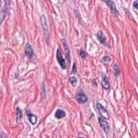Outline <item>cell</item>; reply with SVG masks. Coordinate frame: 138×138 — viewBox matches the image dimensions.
Instances as JSON below:
<instances>
[{
  "mask_svg": "<svg viewBox=\"0 0 138 138\" xmlns=\"http://www.w3.org/2000/svg\"><path fill=\"white\" fill-rule=\"evenodd\" d=\"M40 21L41 23V26H42V28L43 30L44 37L46 38V42L48 43H49L50 35L49 32V28H48V22H47V20L46 16L44 15H42L41 16L40 18Z\"/></svg>",
  "mask_w": 138,
  "mask_h": 138,
  "instance_id": "1",
  "label": "cell"
},
{
  "mask_svg": "<svg viewBox=\"0 0 138 138\" xmlns=\"http://www.w3.org/2000/svg\"><path fill=\"white\" fill-rule=\"evenodd\" d=\"M56 58L58 63L60 64V68L62 69H63V70H65V69L66 68V63H65V60L63 57V55H62L61 50L60 48H58L57 50Z\"/></svg>",
  "mask_w": 138,
  "mask_h": 138,
  "instance_id": "2",
  "label": "cell"
},
{
  "mask_svg": "<svg viewBox=\"0 0 138 138\" xmlns=\"http://www.w3.org/2000/svg\"><path fill=\"white\" fill-rule=\"evenodd\" d=\"M96 108H97L102 118L108 120L110 119V115L108 111H107L106 109L104 108V106H103L100 103L97 102V104H96Z\"/></svg>",
  "mask_w": 138,
  "mask_h": 138,
  "instance_id": "3",
  "label": "cell"
},
{
  "mask_svg": "<svg viewBox=\"0 0 138 138\" xmlns=\"http://www.w3.org/2000/svg\"><path fill=\"white\" fill-rule=\"evenodd\" d=\"M101 1L104 2L108 6L113 14L116 16H118L119 14V12L116 8L115 3L113 2L112 0H101Z\"/></svg>",
  "mask_w": 138,
  "mask_h": 138,
  "instance_id": "4",
  "label": "cell"
},
{
  "mask_svg": "<svg viewBox=\"0 0 138 138\" xmlns=\"http://www.w3.org/2000/svg\"><path fill=\"white\" fill-rule=\"evenodd\" d=\"M96 36L97 37V38L98 40L100 42V43H102V44H103L104 46L108 47L109 48H111L108 44L106 40V38L104 35V34L102 32V30H99L97 32V33L96 34Z\"/></svg>",
  "mask_w": 138,
  "mask_h": 138,
  "instance_id": "5",
  "label": "cell"
},
{
  "mask_svg": "<svg viewBox=\"0 0 138 138\" xmlns=\"http://www.w3.org/2000/svg\"><path fill=\"white\" fill-rule=\"evenodd\" d=\"M76 99L79 104H84L88 101V96L82 91H80L76 94Z\"/></svg>",
  "mask_w": 138,
  "mask_h": 138,
  "instance_id": "6",
  "label": "cell"
},
{
  "mask_svg": "<svg viewBox=\"0 0 138 138\" xmlns=\"http://www.w3.org/2000/svg\"><path fill=\"white\" fill-rule=\"evenodd\" d=\"M102 79L101 85L102 88L105 90L110 89L111 85H110V83L108 81V78L104 74H102Z\"/></svg>",
  "mask_w": 138,
  "mask_h": 138,
  "instance_id": "7",
  "label": "cell"
},
{
  "mask_svg": "<svg viewBox=\"0 0 138 138\" xmlns=\"http://www.w3.org/2000/svg\"><path fill=\"white\" fill-rule=\"evenodd\" d=\"M62 42L63 43V46L65 50V57H66V60L68 63H70V50H69L68 44L66 43V41L65 38L62 39Z\"/></svg>",
  "mask_w": 138,
  "mask_h": 138,
  "instance_id": "8",
  "label": "cell"
},
{
  "mask_svg": "<svg viewBox=\"0 0 138 138\" xmlns=\"http://www.w3.org/2000/svg\"><path fill=\"white\" fill-rule=\"evenodd\" d=\"M25 53L27 57L28 58L29 60L32 59V57L34 56V50L32 46H31L29 43H27L26 44L25 48Z\"/></svg>",
  "mask_w": 138,
  "mask_h": 138,
  "instance_id": "9",
  "label": "cell"
},
{
  "mask_svg": "<svg viewBox=\"0 0 138 138\" xmlns=\"http://www.w3.org/2000/svg\"><path fill=\"white\" fill-rule=\"evenodd\" d=\"M98 122L101 127L104 130L105 133L106 134H108L110 132V127L108 125V123L101 118H98Z\"/></svg>",
  "mask_w": 138,
  "mask_h": 138,
  "instance_id": "10",
  "label": "cell"
},
{
  "mask_svg": "<svg viewBox=\"0 0 138 138\" xmlns=\"http://www.w3.org/2000/svg\"><path fill=\"white\" fill-rule=\"evenodd\" d=\"M26 114L28 116V118L29 122L32 124V125H35V124H37V116L34 114L30 110L29 111H27L26 112Z\"/></svg>",
  "mask_w": 138,
  "mask_h": 138,
  "instance_id": "11",
  "label": "cell"
},
{
  "mask_svg": "<svg viewBox=\"0 0 138 138\" xmlns=\"http://www.w3.org/2000/svg\"><path fill=\"white\" fill-rule=\"evenodd\" d=\"M8 9L9 6L4 5L3 7L2 8L1 12V23H2L3 20H4L6 18V15L8 13Z\"/></svg>",
  "mask_w": 138,
  "mask_h": 138,
  "instance_id": "12",
  "label": "cell"
},
{
  "mask_svg": "<svg viewBox=\"0 0 138 138\" xmlns=\"http://www.w3.org/2000/svg\"><path fill=\"white\" fill-rule=\"evenodd\" d=\"M66 116V112L60 109H58L54 113L55 118L58 119H60L65 118Z\"/></svg>",
  "mask_w": 138,
  "mask_h": 138,
  "instance_id": "13",
  "label": "cell"
},
{
  "mask_svg": "<svg viewBox=\"0 0 138 138\" xmlns=\"http://www.w3.org/2000/svg\"><path fill=\"white\" fill-rule=\"evenodd\" d=\"M16 121L17 122H19L23 118V113L22 110L18 107H17L16 109Z\"/></svg>",
  "mask_w": 138,
  "mask_h": 138,
  "instance_id": "14",
  "label": "cell"
},
{
  "mask_svg": "<svg viewBox=\"0 0 138 138\" xmlns=\"http://www.w3.org/2000/svg\"><path fill=\"white\" fill-rule=\"evenodd\" d=\"M113 74L116 77H119L120 74V71L118 68V66L116 64H114L113 65Z\"/></svg>",
  "mask_w": 138,
  "mask_h": 138,
  "instance_id": "15",
  "label": "cell"
},
{
  "mask_svg": "<svg viewBox=\"0 0 138 138\" xmlns=\"http://www.w3.org/2000/svg\"><path fill=\"white\" fill-rule=\"evenodd\" d=\"M68 80H69V81H70V82H71V84L72 85V86L75 87V86L77 85V82H78V79L76 77H74V76L71 77L69 78Z\"/></svg>",
  "mask_w": 138,
  "mask_h": 138,
  "instance_id": "16",
  "label": "cell"
},
{
  "mask_svg": "<svg viewBox=\"0 0 138 138\" xmlns=\"http://www.w3.org/2000/svg\"><path fill=\"white\" fill-rule=\"evenodd\" d=\"M79 54H80V56H81V57L82 58L84 59V58L86 57V52L85 51H84L83 50H80V51H79Z\"/></svg>",
  "mask_w": 138,
  "mask_h": 138,
  "instance_id": "17",
  "label": "cell"
},
{
  "mask_svg": "<svg viewBox=\"0 0 138 138\" xmlns=\"http://www.w3.org/2000/svg\"><path fill=\"white\" fill-rule=\"evenodd\" d=\"M102 60L105 62H111V58L109 56H105L103 57Z\"/></svg>",
  "mask_w": 138,
  "mask_h": 138,
  "instance_id": "18",
  "label": "cell"
},
{
  "mask_svg": "<svg viewBox=\"0 0 138 138\" xmlns=\"http://www.w3.org/2000/svg\"><path fill=\"white\" fill-rule=\"evenodd\" d=\"M77 68H76V63H74L73 66H72V73L75 74L77 73Z\"/></svg>",
  "mask_w": 138,
  "mask_h": 138,
  "instance_id": "19",
  "label": "cell"
},
{
  "mask_svg": "<svg viewBox=\"0 0 138 138\" xmlns=\"http://www.w3.org/2000/svg\"><path fill=\"white\" fill-rule=\"evenodd\" d=\"M133 6L134 8L138 9V3L136 1L134 2L133 3Z\"/></svg>",
  "mask_w": 138,
  "mask_h": 138,
  "instance_id": "20",
  "label": "cell"
},
{
  "mask_svg": "<svg viewBox=\"0 0 138 138\" xmlns=\"http://www.w3.org/2000/svg\"><path fill=\"white\" fill-rule=\"evenodd\" d=\"M4 5L6 6H9L10 0H4Z\"/></svg>",
  "mask_w": 138,
  "mask_h": 138,
  "instance_id": "21",
  "label": "cell"
}]
</instances>
